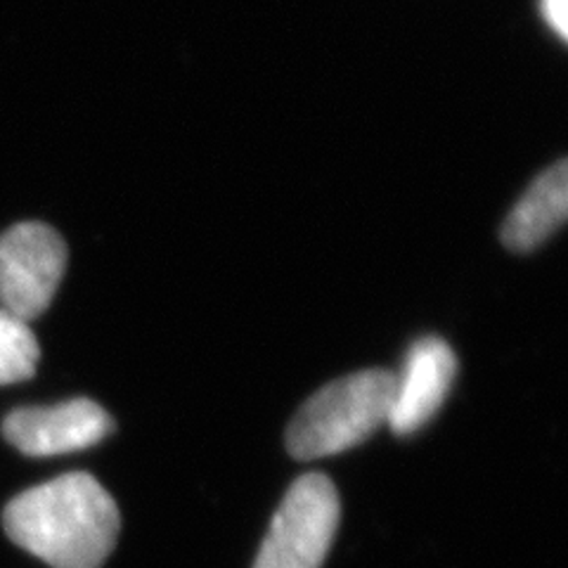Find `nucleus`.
Instances as JSON below:
<instances>
[{"label":"nucleus","mask_w":568,"mask_h":568,"mask_svg":"<svg viewBox=\"0 0 568 568\" xmlns=\"http://www.w3.org/2000/svg\"><path fill=\"white\" fill-rule=\"evenodd\" d=\"M10 540L52 568H100L119 538L114 497L91 474H64L24 490L3 511Z\"/></svg>","instance_id":"nucleus-1"},{"label":"nucleus","mask_w":568,"mask_h":568,"mask_svg":"<svg viewBox=\"0 0 568 568\" xmlns=\"http://www.w3.org/2000/svg\"><path fill=\"white\" fill-rule=\"evenodd\" d=\"M396 375L365 369L313 394L287 429V448L296 459L329 457L367 440L390 413Z\"/></svg>","instance_id":"nucleus-2"},{"label":"nucleus","mask_w":568,"mask_h":568,"mask_svg":"<svg viewBox=\"0 0 568 568\" xmlns=\"http://www.w3.org/2000/svg\"><path fill=\"white\" fill-rule=\"evenodd\" d=\"M342 519L339 493L325 474L296 478L275 511L254 568H320Z\"/></svg>","instance_id":"nucleus-3"},{"label":"nucleus","mask_w":568,"mask_h":568,"mask_svg":"<svg viewBox=\"0 0 568 568\" xmlns=\"http://www.w3.org/2000/svg\"><path fill=\"white\" fill-rule=\"evenodd\" d=\"M67 268V244L45 223H20L0 237V308L22 320L39 317Z\"/></svg>","instance_id":"nucleus-4"},{"label":"nucleus","mask_w":568,"mask_h":568,"mask_svg":"<svg viewBox=\"0 0 568 568\" xmlns=\"http://www.w3.org/2000/svg\"><path fill=\"white\" fill-rule=\"evenodd\" d=\"M114 429L110 413L88 398L52 407H22L3 422L8 443L31 457H52L93 448Z\"/></svg>","instance_id":"nucleus-5"},{"label":"nucleus","mask_w":568,"mask_h":568,"mask_svg":"<svg viewBox=\"0 0 568 568\" xmlns=\"http://www.w3.org/2000/svg\"><path fill=\"white\" fill-rule=\"evenodd\" d=\"M457 375V355L438 336L417 339L405 355L386 424L398 436L415 434L436 417Z\"/></svg>","instance_id":"nucleus-6"},{"label":"nucleus","mask_w":568,"mask_h":568,"mask_svg":"<svg viewBox=\"0 0 568 568\" xmlns=\"http://www.w3.org/2000/svg\"><path fill=\"white\" fill-rule=\"evenodd\" d=\"M568 216V162L559 159L542 171L503 223V244L511 252H532L552 237Z\"/></svg>","instance_id":"nucleus-7"},{"label":"nucleus","mask_w":568,"mask_h":568,"mask_svg":"<svg viewBox=\"0 0 568 568\" xmlns=\"http://www.w3.org/2000/svg\"><path fill=\"white\" fill-rule=\"evenodd\" d=\"M39 358V339L27 325V320L0 308V386L33 377Z\"/></svg>","instance_id":"nucleus-8"},{"label":"nucleus","mask_w":568,"mask_h":568,"mask_svg":"<svg viewBox=\"0 0 568 568\" xmlns=\"http://www.w3.org/2000/svg\"><path fill=\"white\" fill-rule=\"evenodd\" d=\"M540 8H542L547 24L559 33L561 41H566V36H568V0H540Z\"/></svg>","instance_id":"nucleus-9"}]
</instances>
